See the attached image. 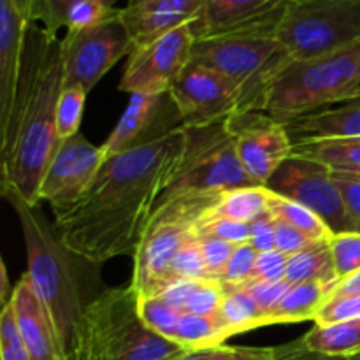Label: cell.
<instances>
[{
	"label": "cell",
	"instance_id": "cell-43",
	"mask_svg": "<svg viewBox=\"0 0 360 360\" xmlns=\"http://www.w3.org/2000/svg\"><path fill=\"white\" fill-rule=\"evenodd\" d=\"M274 245H276V250L290 257L308 248L309 245H313V241L295 227L274 218Z\"/></svg>",
	"mask_w": 360,
	"mask_h": 360
},
{
	"label": "cell",
	"instance_id": "cell-35",
	"mask_svg": "<svg viewBox=\"0 0 360 360\" xmlns=\"http://www.w3.org/2000/svg\"><path fill=\"white\" fill-rule=\"evenodd\" d=\"M181 280H214L207 273V267L204 264L202 253H200L199 245L195 243V238L179 250L171 266L169 285Z\"/></svg>",
	"mask_w": 360,
	"mask_h": 360
},
{
	"label": "cell",
	"instance_id": "cell-5",
	"mask_svg": "<svg viewBox=\"0 0 360 360\" xmlns=\"http://www.w3.org/2000/svg\"><path fill=\"white\" fill-rule=\"evenodd\" d=\"M188 352L144 323L139 294L129 285L88 302L76 360H179Z\"/></svg>",
	"mask_w": 360,
	"mask_h": 360
},
{
	"label": "cell",
	"instance_id": "cell-29",
	"mask_svg": "<svg viewBox=\"0 0 360 360\" xmlns=\"http://www.w3.org/2000/svg\"><path fill=\"white\" fill-rule=\"evenodd\" d=\"M218 316L229 329L231 336L267 326L266 315L260 306L243 287H225V295Z\"/></svg>",
	"mask_w": 360,
	"mask_h": 360
},
{
	"label": "cell",
	"instance_id": "cell-14",
	"mask_svg": "<svg viewBox=\"0 0 360 360\" xmlns=\"http://www.w3.org/2000/svg\"><path fill=\"white\" fill-rule=\"evenodd\" d=\"M185 127L225 122L241 111V91L217 70L190 62L169 90Z\"/></svg>",
	"mask_w": 360,
	"mask_h": 360
},
{
	"label": "cell",
	"instance_id": "cell-47",
	"mask_svg": "<svg viewBox=\"0 0 360 360\" xmlns=\"http://www.w3.org/2000/svg\"><path fill=\"white\" fill-rule=\"evenodd\" d=\"M200 280H181V281H174V283L169 285L164 292H162V297L169 302L174 309H178L179 313L186 311V304H188L190 297H192L193 290H195L197 283Z\"/></svg>",
	"mask_w": 360,
	"mask_h": 360
},
{
	"label": "cell",
	"instance_id": "cell-31",
	"mask_svg": "<svg viewBox=\"0 0 360 360\" xmlns=\"http://www.w3.org/2000/svg\"><path fill=\"white\" fill-rule=\"evenodd\" d=\"M139 315L150 329H153L155 333L167 338V340L174 341L181 313L172 308L162 295L139 297Z\"/></svg>",
	"mask_w": 360,
	"mask_h": 360
},
{
	"label": "cell",
	"instance_id": "cell-24",
	"mask_svg": "<svg viewBox=\"0 0 360 360\" xmlns=\"http://www.w3.org/2000/svg\"><path fill=\"white\" fill-rule=\"evenodd\" d=\"M302 341L308 348L322 354L355 357L360 355V319L327 326L315 323V327L302 336Z\"/></svg>",
	"mask_w": 360,
	"mask_h": 360
},
{
	"label": "cell",
	"instance_id": "cell-51",
	"mask_svg": "<svg viewBox=\"0 0 360 360\" xmlns=\"http://www.w3.org/2000/svg\"><path fill=\"white\" fill-rule=\"evenodd\" d=\"M334 294H340V295L360 294V271L354 273L352 276L345 278V280H341L340 283H338L336 292H334Z\"/></svg>",
	"mask_w": 360,
	"mask_h": 360
},
{
	"label": "cell",
	"instance_id": "cell-10",
	"mask_svg": "<svg viewBox=\"0 0 360 360\" xmlns=\"http://www.w3.org/2000/svg\"><path fill=\"white\" fill-rule=\"evenodd\" d=\"M132 49L134 41L120 18V11L116 16L95 27L67 30L62 39L63 86H77L88 95L109 69Z\"/></svg>",
	"mask_w": 360,
	"mask_h": 360
},
{
	"label": "cell",
	"instance_id": "cell-55",
	"mask_svg": "<svg viewBox=\"0 0 360 360\" xmlns=\"http://www.w3.org/2000/svg\"><path fill=\"white\" fill-rule=\"evenodd\" d=\"M292 4H306V2H316V0H290Z\"/></svg>",
	"mask_w": 360,
	"mask_h": 360
},
{
	"label": "cell",
	"instance_id": "cell-3",
	"mask_svg": "<svg viewBox=\"0 0 360 360\" xmlns=\"http://www.w3.org/2000/svg\"><path fill=\"white\" fill-rule=\"evenodd\" d=\"M2 195L16 213L27 248V276L35 294L51 315L65 360H76L86 306L81 301L72 253L63 246L55 227L39 206L27 202L13 186H0Z\"/></svg>",
	"mask_w": 360,
	"mask_h": 360
},
{
	"label": "cell",
	"instance_id": "cell-17",
	"mask_svg": "<svg viewBox=\"0 0 360 360\" xmlns=\"http://www.w3.org/2000/svg\"><path fill=\"white\" fill-rule=\"evenodd\" d=\"M290 6V0H204L192 30L195 39L243 30L276 32Z\"/></svg>",
	"mask_w": 360,
	"mask_h": 360
},
{
	"label": "cell",
	"instance_id": "cell-34",
	"mask_svg": "<svg viewBox=\"0 0 360 360\" xmlns=\"http://www.w3.org/2000/svg\"><path fill=\"white\" fill-rule=\"evenodd\" d=\"M195 238H211L220 241L243 245L250 241V224L225 220V218H204L200 217L193 225Z\"/></svg>",
	"mask_w": 360,
	"mask_h": 360
},
{
	"label": "cell",
	"instance_id": "cell-25",
	"mask_svg": "<svg viewBox=\"0 0 360 360\" xmlns=\"http://www.w3.org/2000/svg\"><path fill=\"white\" fill-rule=\"evenodd\" d=\"M327 165L330 171L360 167V137L320 139L294 143V153Z\"/></svg>",
	"mask_w": 360,
	"mask_h": 360
},
{
	"label": "cell",
	"instance_id": "cell-39",
	"mask_svg": "<svg viewBox=\"0 0 360 360\" xmlns=\"http://www.w3.org/2000/svg\"><path fill=\"white\" fill-rule=\"evenodd\" d=\"M354 319H360V294H334L319 311L315 323L327 326Z\"/></svg>",
	"mask_w": 360,
	"mask_h": 360
},
{
	"label": "cell",
	"instance_id": "cell-52",
	"mask_svg": "<svg viewBox=\"0 0 360 360\" xmlns=\"http://www.w3.org/2000/svg\"><path fill=\"white\" fill-rule=\"evenodd\" d=\"M214 354H217V348H207V350H193V352H188L186 355H183L179 360H213Z\"/></svg>",
	"mask_w": 360,
	"mask_h": 360
},
{
	"label": "cell",
	"instance_id": "cell-4",
	"mask_svg": "<svg viewBox=\"0 0 360 360\" xmlns=\"http://www.w3.org/2000/svg\"><path fill=\"white\" fill-rule=\"evenodd\" d=\"M360 69V41L315 58L288 56L260 86L248 111L276 118L319 111L348 101Z\"/></svg>",
	"mask_w": 360,
	"mask_h": 360
},
{
	"label": "cell",
	"instance_id": "cell-48",
	"mask_svg": "<svg viewBox=\"0 0 360 360\" xmlns=\"http://www.w3.org/2000/svg\"><path fill=\"white\" fill-rule=\"evenodd\" d=\"M274 348L218 347L213 360H273Z\"/></svg>",
	"mask_w": 360,
	"mask_h": 360
},
{
	"label": "cell",
	"instance_id": "cell-28",
	"mask_svg": "<svg viewBox=\"0 0 360 360\" xmlns=\"http://www.w3.org/2000/svg\"><path fill=\"white\" fill-rule=\"evenodd\" d=\"M231 333L220 316H202L183 313L176 329L174 341L186 350H207V348L224 347Z\"/></svg>",
	"mask_w": 360,
	"mask_h": 360
},
{
	"label": "cell",
	"instance_id": "cell-20",
	"mask_svg": "<svg viewBox=\"0 0 360 360\" xmlns=\"http://www.w3.org/2000/svg\"><path fill=\"white\" fill-rule=\"evenodd\" d=\"M28 23L13 0H0V125L9 118L16 97Z\"/></svg>",
	"mask_w": 360,
	"mask_h": 360
},
{
	"label": "cell",
	"instance_id": "cell-46",
	"mask_svg": "<svg viewBox=\"0 0 360 360\" xmlns=\"http://www.w3.org/2000/svg\"><path fill=\"white\" fill-rule=\"evenodd\" d=\"M333 178L336 179L338 186H340L341 193H343L345 204H347L348 218H350L352 231L360 232V183L350 181V179L338 178L333 174Z\"/></svg>",
	"mask_w": 360,
	"mask_h": 360
},
{
	"label": "cell",
	"instance_id": "cell-56",
	"mask_svg": "<svg viewBox=\"0 0 360 360\" xmlns=\"http://www.w3.org/2000/svg\"><path fill=\"white\" fill-rule=\"evenodd\" d=\"M352 360H360V355H355V357H352Z\"/></svg>",
	"mask_w": 360,
	"mask_h": 360
},
{
	"label": "cell",
	"instance_id": "cell-2",
	"mask_svg": "<svg viewBox=\"0 0 360 360\" xmlns=\"http://www.w3.org/2000/svg\"><path fill=\"white\" fill-rule=\"evenodd\" d=\"M65 83L62 39L28 23L21 74L9 118L0 125V186H13L39 206V188L60 141L56 109Z\"/></svg>",
	"mask_w": 360,
	"mask_h": 360
},
{
	"label": "cell",
	"instance_id": "cell-27",
	"mask_svg": "<svg viewBox=\"0 0 360 360\" xmlns=\"http://www.w3.org/2000/svg\"><path fill=\"white\" fill-rule=\"evenodd\" d=\"M267 211L273 214L276 220L285 221V224L292 225L302 234L308 236L313 243L320 241H330L334 232L330 231L329 225L315 213V211L308 210L302 204L295 202V200L288 199V197L280 195L269 190L267 195Z\"/></svg>",
	"mask_w": 360,
	"mask_h": 360
},
{
	"label": "cell",
	"instance_id": "cell-40",
	"mask_svg": "<svg viewBox=\"0 0 360 360\" xmlns=\"http://www.w3.org/2000/svg\"><path fill=\"white\" fill-rule=\"evenodd\" d=\"M195 243L199 245L210 276L214 278V280H220L238 245L211 238H195Z\"/></svg>",
	"mask_w": 360,
	"mask_h": 360
},
{
	"label": "cell",
	"instance_id": "cell-38",
	"mask_svg": "<svg viewBox=\"0 0 360 360\" xmlns=\"http://www.w3.org/2000/svg\"><path fill=\"white\" fill-rule=\"evenodd\" d=\"M225 287L220 280H200L186 304L185 313L202 316H217L224 301Z\"/></svg>",
	"mask_w": 360,
	"mask_h": 360
},
{
	"label": "cell",
	"instance_id": "cell-54",
	"mask_svg": "<svg viewBox=\"0 0 360 360\" xmlns=\"http://www.w3.org/2000/svg\"><path fill=\"white\" fill-rule=\"evenodd\" d=\"M355 97H360V69H359L357 79H355V84H354V88H352V95H350V98H355Z\"/></svg>",
	"mask_w": 360,
	"mask_h": 360
},
{
	"label": "cell",
	"instance_id": "cell-19",
	"mask_svg": "<svg viewBox=\"0 0 360 360\" xmlns=\"http://www.w3.org/2000/svg\"><path fill=\"white\" fill-rule=\"evenodd\" d=\"M11 302L21 341L32 360H65L51 315L37 297L27 274L14 285Z\"/></svg>",
	"mask_w": 360,
	"mask_h": 360
},
{
	"label": "cell",
	"instance_id": "cell-13",
	"mask_svg": "<svg viewBox=\"0 0 360 360\" xmlns=\"http://www.w3.org/2000/svg\"><path fill=\"white\" fill-rule=\"evenodd\" d=\"M193 42L195 34L192 25H183L155 41L136 46L118 88L127 94L169 91L192 60Z\"/></svg>",
	"mask_w": 360,
	"mask_h": 360
},
{
	"label": "cell",
	"instance_id": "cell-21",
	"mask_svg": "<svg viewBox=\"0 0 360 360\" xmlns=\"http://www.w3.org/2000/svg\"><path fill=\"white\" fill-rule=\"evenodd\" d=\"M294 143L360 137V97L326 105L319 111L280 118Z\"/></svg>",
	"mask_w": 360,
	"mask_h": 360
},
{
	"label": "cell",
	"instance_id": "cell-37",
	"mask_svg": "<svg viewBox=\"0 0 360 360\" xmlns=\"http://www.w3.org/2000/svg\"><path fill=\"white\" fill-rule=\"evenodd\" d=\"M0 357L2 360H32L21 341L11 301L2 306V313H0Z\"/></svg>",
	"mask_w": 360,
	"mask_h": 360
},
{
	"label": "cell",
	"instance_id": "cell-9",
	"mask_svg": "<svg viewBox=\"0 0 360 360\" xmlns=\"http://www.w3.org/2000/svg\"><path fill=\"white\" fill-rule=\"evenodd\" d=\"M290 58H315L360 41V0L292 4L276 28Z\"/></svg>",
	"mask_w": 360,
	"mask_h": 360
},
{
	"label": "cell",
	"instance_id": "cell-32",
	"mask_svg": "<svg viewBox=\"0 0 360 360\" xmlns=\"http://www.w3.org/2000/svg\"><path fill=\"white\" fill-rule=\"evenodd\" d=\"M120 9L116 7L104 6L94 0H79L67 7L58 20V30L65 27L67 30H81V28H90L98 23H104L109 18L116 16Z\"/></svg>",
	"mask_w": 360,
	"mask_h": 360
},
{
	"label": "cell",
	"instance_id": "cell-18",
	"mask_svg": "<svg viewBox=\"0 0 360 360\" xmlns=\"http://www.w3.org/2000/svg\"><path fill=\"white\" fill-rule=\"evenodd\" d=\"M202 7L204 0H127L120 18L136 48L183 25H192L199 20Z\"/></svg>",
	"mask_w": 360,
	"mask_h": 360
},
{
	"label": "cell",
	"instance_id": "cell-16",
	"mask_svg": "<svg viewBox=\"0 0 360 360\" xmlns=\"http://www.w3.org/2000/svg\"><path fill=\"white\" fill-rule=\"evenodd\" d=\"M181 125V116L169 91L130 94V101L122 118L109 134L108 141L102 144L104 160L141 144L160 139Z\"/></svg>",
	"mask_w": 360,
	"mask_h": 360
},
{
	"label": "cell",
	"instance_id": "cell-50",
	"mask_svg": "<svg viewBox=\"0 0 360 360\" xmlns=\"http://www.w3.org/2000/svg\"><path fill=\"white\" fill-rule=\"evenodd\" d=\"M25 20L30 23H46L48 20V0H13Z\"/></svg>",
	"mask_w": 360,
	"mask_h": 360
},
{
	"label": "cell",
	"instance_id": "cell-11",
	"mask_svg": "<svg viewBox=\"0 0 360 360\" xmlns=\"http://www.w3.org/2000/svg\"><path fill=\"white\" fill-rule=\"evenodd\" d=\"M266 188L315 211L334 234L354 232L343 193L327 165L292 155L274 172Z\"/></svg>",
	"mask_w": 360,
	"mask_h": 360
},
{
	"label": "cell",
	"instance_id": "cell-22",
	"mask_svg": "<svg viewBox=\"0 0 360 360\" xmlns=\"http://www.w3.org/2000/svg\"><path fill=\"white\" fill-rule=\"evenodd\" d=\"M340 281H308V283L290 285L280 304L269 316V326L276 323H301L313 320L333 297Z\"/></svg>",
	"mask_w": 360,
	"mask_h": 360
},
{
	"label": "cell",
	"instance_id": "cell-12",
	"mask_svg": "<svg viewBox=\"0 0 360 360\" xmlns=\"http://www.w3.org/2000/svg\"><path fill=\"white\" fill-rule=\"evenodd\" d=\"M225 127L234 139L243 167L260 186H266L294 153V141L287 125L269 112H234L225 120Z\"/></svg>",
	"mask_w": 360,
	"mask_h": 360
},
{
	"label": "cell",
	"instance_id": "cell-8",
	"mask_svg": "<svg viewBox=\"0 0 360 360\" xmlns=\"http://www.w3.org/2000/svg\"><path fill=\"white\" fill-rule=\"evenodd\" d=\"M288 58L276 32L243 30L195 39L190 62L217 70L241 91V111H248L264 81Z\"/></svg>",
	"mask_w": 360,
	"mask_h": 360
},
{
	"label": "cell",
	"instance_id": "cell-36",
	"mask_svg": "<svg viewBox=\"0 0 360 360\" xmlns=\"http://www.w3.org/2000/svg\"><path fill=\"white\" fill-rule=\"evenodd\" d=\"M257 259H259V252H257L252 243L248 241L238 245L231 260H229L227 267H225L224 274H221L220 281L225 287H243V285H246L248 281H252Z\"/></svg>",
	"mask_w": 360,
	"mask_h": 360
},
{
	"label": "cell",
	"instance_id": "cell-7",
	"mask_svg": "<svg viewBox=\"0 0 360 360\" xmlns=\"http://www.w3.org/2000/svg\"><path fill=\"white\" fill-rule=\"evenodd\" d=\"M243 186H260L250 178L225 122L185 127V146L174 178L162 199L217 195Z\"/></svg>",
	"mask_w": 360,
	"mask_h": 360
},
{
	"label": "cell",
	"instance_id": "cell-30",
	"mask_svg": "<svg viewBox=\"0 0 360 360\" xmlns=\"http://www.w3.org/2000/svg\"><path fill=\"white\" fill-rule=\"evenodd\" d=\"M86 91L77 86H63L56 109V137L65 141L79 132Z\"/></svg>",
	"mask_w": 360,
	"mask_h": 360
},
{
	"label": "cell",
	"instance_id": "cell-42",
	"mask_svg": "<svg viewBox=\"0 0 360 360\" xmlns=\"http://www.w3.org/2000/svg\"><path fill=\"white\" fill-rule=\"evenodd\" d=\"M288 255L281 253L280 250L271 252H260L257 259L255 271H253L252 281H266V283H278L285 281L287 274Z\"/></svg>",
	"mask_w": 360,
	"mask_h": 360
},
{
	"label": "cell",
	"instance_id": "cell-1",
	"mask_svg": "<svg viewBox=\"0 0 360 360\" xmlns=\"http://www.w3.org/2000/svg\"><path fill=\"white\" fill-rule=\"evenodd\" d=\"M185 125L102 162L77 204L55 214V232L72 255L104 264L132 255L162 193L174 178Z\"/></svg>",
	"mask_w": 360,
	"mask_h": 360
},
{
	"label": "cell",
	"instance_id": "cell-44",
	"mask_svg": "<svg viewBox=\"0 0 360 360\" xmlns=\"http://www.w3.org/2000/svg\"><path fill=\"white\" fill-rule=\"evenodd\" d=\"M273 360H352V357H340V355H327L322 352L311 350L306 347L302 336L299 340L285 343L281 347H274Z\"/></svg>",
	"mask_w": 360,
	"mask_h": 360
},
{
	"label": "cell",
	"instance_id": "cell-41",
	"mask_svg": "<svg viewBox=\"0 0 360 360\" xmlns=\"http://www.w3.org/2000/svg\"><path fill=\"white\" fill-rule=\"evenodd\" d=\"M243 288L250 292L253 299L257 301V304L260 306V309L266 315V322L269 326V316L271 313L276 309V306L280 304L283 295L287 294V290L290 288L288 281H278V283H266V281H248L246 285H243Z\"/></svg>",
	"mask_w": 360,
	"mask_h": 360
},
{
	"label": "cell",
	"instance_id": "cell-15",
	"mask_svg": "<svg viewBox=\"0 0 360 360\" xmlns=\"http://www.w3.org/2000/svg\"><path fill=\"white\" fill-rule=\"evenodd\" d=\"M102 162V146L91 144L83 134L60 141L42 178L39 200L48 202L53 214L70 210L84 195Z\"/></svg>",
	"mask_w": 360,
	"mask_h": 360
},
{
	"label": "cell",
	"instance_id": "cell-33",
	"mask_svg": "<svg viewBox=\"0 0 360 360\" xmlns=\"http://www.w3.org/2000/svg\"><path fill=\"white\" fill-rule=\"evenodd\" d=\"M329 246L340 281L360 271V232L334 234Z\"/></svg>",
	"mask_w": 360,
	"mask_h": 360
},
{
	"label": "cell",
	"instance_id": "cell-23",
	"mask_svg": "<svg viewBox=\"0 0 360 360\" xmlns=\"http://www.w3.org/2000/svg\"><path fill=\"white\" fill-rule=\"evenodd\" d=\"M267 195L269 190L266 186H243V188L229 190L214 199L202 217L250 224L267 211Z\"/></svg>",
	"mask_w": 360,
	"mask_h": 360
},
{
	"label": "cell",
	"instance_id": "cell-6",
	"mask_svg": "<svg viewBox=\"0 0 360 360\" xmlns=\"http://www.w3.org/2000/svg\"><path fill=\"white\" fill-rule=\"evenodd\" d=\"M220 195H181L158 200L134 253L132 287L139 297L160 295L169 287L176 255L193 236V225Z\"/></svg>",
	"mask_w": 360,
	"mask_h": 360
},
{
	"label": "cell",
	"instance_id": "cell-53",
	"mask_svg": "<svg viewBox=\"0 0 360 360\" xmlns=\"http://www.w3.org/2000/svg\"><path fill=\"white\" fill-rule=\"evenodd\" d=\"M334 176L343 179H350V181H357L360 183V167H354V169H345V171H333Z\"/></svg>",
	"mask_w": 360,
	"mask_h": 360
},
{
	"label": "cell",
	"instance_id": "cell-49",
	"mask_svg": "<svg viewBox=\"0 0 360 360\" xmlns=\"http://www.w3.org/2000/svg\"><path fill=\"white\" fill-rule=\"evenodd\" d=\"M74 2H79V0H48V20H46V23L42 25V27H44L48 32H51V34L56 35V32H58L60 16H62L63 11ZM94 2H101L104 4V6L115 7L120 0H94Z\"/></svg>",
	"mask_w": 360,
	"mask_h": 360
},
{
	"label": "cell",
	"instance_id": "cell-26",
	"mask_svg": "<svg viewBox=\"0 0 360 360\" xmlns=\"http://www.w3.org/2000/svg\"><path fill=\"white\" fill-rule=\"evenodd\" d=\"M285 281L290 285L308 283V281H340L334 269L333 253L329 241L313 243L302 252L288 257Z\"/></svg>",
	"mask_w": 360,
	"mask_h": 360
},
{
	"label": "cell",
	"instance_id": "cell-45",
	"mask_svg": "<svg viewBox=\"0 0 360 360\" xmlns=\"http://www.w3.org/2000/svg\"><path fill=\"white\" fill-rule=\"evenodd\" d=\"M250 243L255 246L259 253L276 250V245H274V217L269 211L250 221Z\"/></svg>",
	"mask_w": 360,
	"mask_h": 360
}]
</instances>
